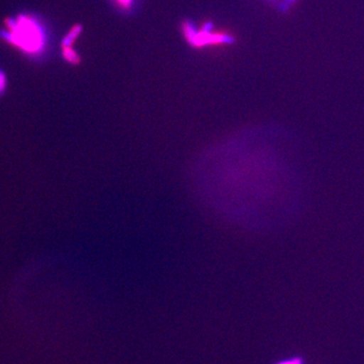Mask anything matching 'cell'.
<instances>
[{
  "label": "cell",
  "instance_id": "1",
  "mask_svg": "<svg viewBox=\"0 0 364 364\" xmlns=\"http://www.w3.org/2000/svg\"><path fill=\"white\" fill-rule=\"evenodd\" d=\"M264 130H245L213 144L196 158L189 184L210 212L233 224H272L282 203L291 208L294 173Z\"/></svg>",
  "mask_w": 364,
  "mask_h": 364
},
{
  "label": "cell",
  "instance_id": "2",
  "mask_svg": "<svg viewBox=\"0 0 364 364\" xmlns=\"http://www.w3.org/2000/svg\"><path fill=\"white\" fill-rule=\"evenodd\" d=\"M4 39L28 55H40L47 44V36L41 23L32 16H20L7 21Z\"/></svg>",
  "mask_w": 364,
  "mask_h": 364
},
{
  "label": "cell",
  "instance_id": "3",
  "mask_svg": "<svg viewBox=\"0 0 364 364\" xmlns=\"http://www.w3.org/2000/svg\"><path fill=\"white\" fill-rule=\"evenodd\" d=\"M181 32L186 42L193 48L233 43V38L226 33L214 32L210 23H205L200 30H198L191 21H186L182 23Z\"/></svg>",
  "mask_w": 364,
  "mask_h": 364
},
{
  "label": "cell",
  "instance_id": "4",
  "mask_svg": "<svg viewBox=\"0 0 364 364\" xmlns=\"http://www.w3.org/2000/svg\"><path fill=\"white\" fill-rule=\"evenodd\" d=\"M82 33V26L75 25L72 26L71 30L69 31L68 33L62 40V48L63 47H72L76 40L78 39L79 36Z\"/></svg>",
  "mask_w": 364,
  "mask_h": 364
},
{
  "label": "cell",
  "instance_id": "5",
  "mask_svg": "<svg viewBox=\"0 0 364 364\" xmlns=\"http://www.w3.org/2000/svg\"><path fill=\"white\" fill-rule=\"evenodd\" d=\"M62 56H63L67 63L71 64V65H78V64H80V56L72 47L62 48Z\"/></svg>",
  "mask_w": 364,
  "mask_h": 364
},
{
  "label": "cell",
  "instance_id": "6",
  "mask_svg": "<svg viewBox=\"0 0 364 364\" xmlns=\"http://www.w3.org/2000/svg\"><path fill=\"white\" fill-rule=\"evenodd\" d=\"M114 2L123 9H131L135 0H114Z\"/></svg>",
  "mask_w": 364,
  "mask_h": 364
},
{
  "label": "cell",
  "instance_id": "7",
  "mask_svg": "<svg viewBox=\"0 0 364 364\" xmlns=\"http://www.w3.org/2000/svg\"><path fill=\"white\" fill-rule=\"evenodd\" d=\"M6 87V77L1 71H0V95L4 92Z\"/></svg>",
  "mask_w": 364,
  "mask_h": 364
},
{
  "label": "cell",
  "instance_id": "8",
  "mask_svg": "<svg viewBox=\"0 0 364 364\" xmlns=\"http://www.w3.org/2000/svg\"><path fill=\"white\" fill-rule=\"evenodd\" d=\"M277 364H303V361L301 358H293L289 359V360L282 361V363Z\"/></svg>",
  "mask_w": 364,
  "mask_h": 364
}]
</instances>
